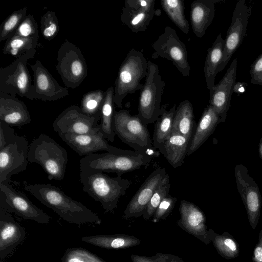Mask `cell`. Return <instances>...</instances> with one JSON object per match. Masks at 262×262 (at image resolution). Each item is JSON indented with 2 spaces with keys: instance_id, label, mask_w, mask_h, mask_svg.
<instances>
[{
  "instance_id": "32",
  "label": "cell",
  "mask_w": 262,
  "mask_h": 262,
  "mask_svg": "<svg viewBox=\"0 0 262 262\" xmlns=\"http://www.w3.org/2000/svg\"><path fill=\"white\" fill-rule=\"evenodd\" d=\"M209 236L218 253L223 257L233 259L239 255V245L235 239L230 233L224 232L222 234L209 229Z\"/></svg>"
},
{
  "instance_id": "46",
  "label": "cell",
  "mask_w": 262,
  "mask_h": 262,
  "mask_svg": "<svg viewBox=\"0 0 262 262\" xmlns=\"http://www.w3.org/2000/svg\"><path fill=\"white\" fill-rule=\"evenodd\" d=\"M252 259L253 262H262V230L258 235V241L253 252Z\"/></svg>"
},
{
  "instance_id": "42",
  "label": "cell",
  "mask_w": 262,
  "mask_h": 262,
  "mask_svg": "<svg viewBox=\"0 0 262 262\" xmlns=\"http://www.w3.org/2000/svg\"><path fill=\"white\" fill-rule=\"evenodd\" d=\"M131 259L133 262H184L181 258L177 256L161 253H157L152 256L132 254Z\"/></svg>"
},
{
  "instance_id": "13",
  "label": "cell",
  "mask_w": 262,
  "mask_h": 262,
  "mask_svg": "<svg viewBox=\"0 0 262 262\" xmlns=\"http://www.w3.org/2000/svg\"><path fill=\"white\" fill-rule=\"evenodd\" d=\"M251 8L245 0L238 1L235 7L231 23L226 38L222 60L217 69V74L222 71L237 50L245 36Z\"/></svg>"
},
{
  "instance_id": "34",
  "label": "cell",
  "mask_w": 262,
  "mask_h": 262,
  "mask_svg": "<svg viewBox=\"0 0 262 262\" xmlns=\"http://www.w3.org/2000/svg\"><path fill=\"white\" fill-rule=\"evenodd\" d=\"M161 6L172 21L185 34L189 32V25L184 14L183 0H161Z\"/></svg>"
},
{
  "instance_id": "16",
  "label": "cell",
  "mask_w": 262,
  "mask_h": 262,
  "mask_svg": "<svg viewBox=\"0 0 262 262\" xmlns=\"http://www.w3.org/2000/svg\"><path fill=\"white\" fill-rule=\"evenodd\" d=\"M30 67L33 73L34 83L28 99L52 101L69 95L67 88L61 86L39 60Z\"/></svg>"
},
{
  "instance_id": "44",
  "label": "cell",
  "mask_w": 262,
  "mask_h": 262,
  "mask_svg": "<svg viewBox=\"0 0 262 262\" xmlns=\"http://www.w3.org/2000/svg\"><path fill=\"white\" fill-rule=\"evenodd\" d=\"M15 135L11 126L0 121V149L8 144Z\"/></svg>"
},
{
  "instance_id": "43",
  "label": "cell",
  "mask_w": 262,
  "mask_h": 262,
  "mask_svg": "<svg viewBox=\"0 0 262 262\" xmlns=\"http://www.w3.org/2000/svg\"><path fill=\"white\" fill-rule=\"evenodd\" d=\"M249 73L251 83L262 86V53L251 64Z\"/></svg>"
},
{
  "instance_id": "24",
  "label": "cell",
  "mask_w": 262,
  "mask_h": 262,
  "mask_svg": "<svg viewBox=\"0 0 262 262\" xmlns=\"http://www.w3.org/2000/svg\"><path fill=\"white\" fill-rule=\"evenodd\" d=\"M220 123V120L217 114L210 105H208L204 109L195 128L187 155L189 156L198 149L213 133Z\"/></svg>"
},
{
  "instance_id": "4",
  "label": "cell",
  "mask_w": 262,
  "mask_h": 262,
  "mask_svg": "<svg viewBox=\"0 0 262 262\" xmlns=\"http://www.w3.org/2000/svg\"><path fill=\"white\" fill-rule=\"evenodd\" d=\"M28 160L38 164L49 180L63 179L68 161V153L50 136L40 134L29 145Z\"/></svg>"
},
{
  "instance_id": "33",
  "label": "cell",
  "mask_w": 262,
  "mask_h": 262,
  "mask_svg": "<svg viewBox=\"0 0 262 262\" xmlns=\"http://www.w3.org/2000/svg\"><path fill=\"white\" fill-rule=\"evenodd\" d=\"M38 40V38H26L13 34L6 40L3 52L17 58L25 54L36 51Z\"/></svg>"
},
{
  "instance_id": "10",
  "label": "cell",
  "mask_w": 262,
  "mask_h": 262,
  "mask_svg": "<svg viewBox=\"0 0 262 262\" xmlns=\"http://www.w3.org/2000/svg\"><path fill=\"white\" fill-rule=\"evenodd\" d=\"M0 206L25 220L42 224H48L50 216L35 205L23 192L14 189L9 182L0 183Z\"/></svg>"
},
{
  "instance_id": "37",
  "label": "cell",
  "mask_w": 262,
  "mask_h": 262,
  "mask_svg": "<svg viewBox=\"0 0 262 262\" xmlns=\"http://www.w3.org/2000/svg\"><path fill=\"white\" fill-rule=\"evenodd\" d=\"M61 260V262H106L87 249L79 247L67 249Z\"/></svg>"
},
{
  "instance_id": "8",
  "label": "cell",
  "mask_w": 262,
  "mask_h": 262,
  "mask_svg": "<svg viewBox=\"0 0 262 262\" xmlns=\"http://www.w3.org/2000/svg\"><path fill=\"white\" fill-rule=\"evenodd\" d=\"M56 69L66 88L78 87L87 76V64L81 51L67 39L57 51Z\"/></svg>"
},
{
  "instance_id": "3",
  "label": "cell",
  "mask_w": 262,
  "mask_h": 262,
  "mask_svg": "<svg viewBox=\"0 0 262 262\" xmlns=\"http://www.w3.org/2000/svg\"><path fill=\"white\" fill-rule=\"evenodd\" d=\"M151 157L136 151L126 150L125 152L92 154L79 161L81 170H92L104 172H115L118 175L141 168H146Z\"/></svg>"
},
{
  "instance_id": "36",
  "label": "cell",
  "mask_w": 262,
  "mask_h": 262,
  "mask_svg": "<svg viewBox=\"0 0 262 262\" xmlns=\"http://www.w3.org/2000/svg\"><path fill=\"white\" fill-rule=\"evenodd\" d=\"M28 8L25 7L10 14L0 26V41L6 40L16 31L27 16Z\"/></svg>"
},
{
  "instance_id": "7",
  "label": "cell",
  "mask_w": 262,
  "mask_h": 262,
  "mask_svg": "<svg viewBox=\"0 0 262 262\" xmlns=\"http://www.w3.org/2000/svg\"><path fill=\"white\" fill-rule=\"evenodd\" d=\"M165 83L158 66L148 60L145 81L140 91L137 114L146 126L155 122L165 107L161 102Z\"/></svg>"
},
{
  "instance_id": "18",
  "label": "cell",
  "mask_w": 262,
  "mask_h": 262,
  "mask_svg": "<svg viewBox=\"0 0 262 262\" xmlns=\"http://www.w3.org/2000/svg\"><path fill=\"white\" fill-rule=\"evenodd\" d=\"M237 59H234L226 73L210 91L209 105L218 115L220 122L225 121L227 113L230 106L231 95L235 83Z\"/></svg>"
},
{
  "instance_id": "20",
  "label": "cell",
  "mask_w": 262,
  "mask_h": 262,
  "mask_svg": "<svg viewBox=\"0 0 262 262\" xmlns=\"http://www.w3.org/2000/svg\"><path fill=\"white\" fill-rule=\"evenodd\" d=\"M58 135L70 147L80 156H86L101 150L113 153H120L126 151V149L110 145L102 134H63Z\"/></svg>"
},
{
  "instance_id": "22",
  "label": "cell",
  "mask_w": 262,
  "mask_h": 262,
  "mask_svg": "<svg viewBox=\"0 0 262 262\" xmlns=\"http://www.w3.org/2000/svg\"><path fill=\"white\" fill-rule=\"evenodd\" d=\"M26 105L16 96L0 94V121L12 126H21L31 122Z\"/></svg>"
},
{
  "instance_id": "15",
  "label": "cell",
  "mask_w": 262,
  "mask_h": 262,
  "mask_svg": "<svg viewBox=\"0 0 262 262\" xmlns=\"http://www.w3.org/2000/svg\"><path fill=\"white\" fill-rule=\"evenodd\" d=\"M234 175L249 223L252 228L255 229L258 223L262 205L258 186L250 176L247 168L242 164L235 166Z\"/></svg>"
},
{
  "instance_id": "39",
  "label": "cell",
  "mask_w": 262,
  "mask_h": 262,
  "mask_svg": "<svg viewBox=\"0 0 262 262\" xmlns=\"http://www.w3.org/2000/svg\"><path fill=\"white\" fill-rule=\"evenodd\" d=\"M170 188L169 177L168 174L164 182L157 189L150 200L146 211L143 215L144 219L149 220L154 215L156 209L163 199L169 194Z\"/></svg>"
},
{
  "instance_id": "28",
  "label": "cell",
  "mask_w": 262,
  "mask_h": 262,
  "mask_svg": "<svg viewBox=\"0 0 262 262\" xmlns=\"http://www.w3.org/2000/svg\"><path fill=\"white\" fill-rule=\"evenodd\" d=\"M225 46V40L221 33L216 37L212 46L208 49L204 73L206 86L210 91L214 85L217 69L222 60Z\"/></svg>"
},
{
  "instance_id": "23",
  "label": "cell",
  "mask_w": 262,
  "mask_h": 262,
  "mask_svg": "<svg viewBox=\"0 0 262 262\" xmlns=\"http://www.w3.org/2000/svg\"><path fill=\"white\" fill-rule=\"evenodd\" d=\"M220 0H195L190 6V20L193 33L202 38L214 17L215 3Z\"/></svg>"
},
{
  "instance_id": "27",
  "label": "cell",
  "mask_w": 262,
  "mask_h": 262,
  "mask_svg": "<svg viewBox=\"0 0 262 262\" xmlns=\"http://www.w3.org/2000/svg\"><path fill=\"white\" fill-rule=\"evenodd\" d=\"M190 140L178 134L172 133L161 152L173 168L182 165L187 155Z\"/></svg>"
},
{
  "instance_id": "5",
  "label": "cell",
  "mask_w": 262,
  "mask_h": 262,
  "mask_svg": "<svg viewBox=\"0 0 262 262\" xmlns=\"http://www.w3.org/2000/svg\"><path fill=\"white\" fill-rule=\"evenodd\" d=\"M146 126L137 115H132L128 111H115L113 129L115 135L135 151L154 157L160 151L152 145V140Z\"/></svg>"
},
{
  "instance_id": "25",
  "label": "cell",
  "mask_w": 262,
  "mask_h": 262,
  "mask_svg": "<svg viewBox=\"0 0 262 262\" xmlns=\"http://www.w3.org/2000/svg\"><path fill=\"white\" fill-rule=\"evenodd\" d=\"M81 240L95 246L107 249H125L141 243L140 240L134 236L118 233L83 236Z\"/></svg>"
},
{
  "instance_id": "31",
  "label": "cell",
  "mask_w": 262,
  "mask_h": 262,
  "mask_svg": "<svg viewBox=\"0 0 262 262\" xmlns=\"http://www.w3.org/2000/svg\"><path fill=\"white\" fill-rule=\"evenodd\" d=\"M105 92V98L101 109L99 127L104 138L113 142L116 135L113 129V117L115 111L114 102V89L111 86Z\"/></svg>"
},
{
  "instance_id": "35",
  "label": "cell",
  "mask_w": 262,
  "mask_h": 262,
  "mask_svg": "<svg viewBox=\"0 0 262 262\" xmlns=\"http://www.w3.org/2000/svg\"><path fill=\"white\" fill-rule=\"evenodd\" d=\"M105 95V92L101 90L90 91L82 97L80 108L82 111L90 116L101 117V109Z\"/></svg>"
},
{
  "instance_id": "9",
  "label": "cell",
  "mask_w": 262,
  "mask_h": 262,
  "mask_svg": "<svg viewBox=\"0 0 262 262\" xmlns=\"http://www.w3.org/2000/svg\"><path fill=\"white\" fill-rule=\"evenodd\" d=\"M36 51L25 54L4 68L0 69V94L18 95L27 99L31 91L32 77L27 62Z\"/></svg>"
},
{
  "instance_id": "26",
  "label": "cell",
  "mask_w": 262,
  "mask_h": 262,
  "mask_svg": "<svg viewBox=\"0 0 262 262\" xmlns=\"http://www.w3.org/2000/svg\"><path fill=\"white\" fill-rule=\"evenodd\" d=\"M195 122L191 103L188 100L180 103L174 116L172 133L178 134L191 140Z\"/></svg>"
},
{
  "instance_id": "38",
  "label": "cell",
  "mask_w": 262,
  "mask_h": 262,
  "mask_svg": "<svg viewBox=\"0 0 262 262\" xmlns=\"http://www.w3.org/2000/svg\"><path fill=\"white\" fill-rule=\"evenodd\" d=\"M40 23L41 32L44 38L48 40L55 38L59 29L55 12L51 10L47 11L41 16Z\"/></svg>"
},
{
  "instance_id": "29",
  "label": "cell",
  "mask_w": 262,
  "mask_h": 262,
  "mask_svg": "<svg viewBox=\"0 0 262 262\" xmlns=\"http://www.w3.org/2000/svg\"><path fill=\"white\" fill-rule=\"evenodd\" d=\"M167 104L165 105L161 114L155 122L152 139L153 146L160 154L166 142L171 135L173 120L177 108L174 104L167 111Z\"/></svg>"
},
{
  "instance_id": "19",
  "label": "cell",
  "mask_w": 262,
  "mask_h": 262,
  "mask_svg": "<svg viewBox=\"0 0 262 262\" xmlns=\"http://www.w3.org/2000/svg\"><path fill=\"white\" fill-rule=\"evenodd\" d=\"M180 219L177 224L182 229L192 235L205 244L211 241L203 211L193 203L181 200L179 207Z\"/></svg>"
},
{
  "instance_id": "12",
  "label": "cell",
  "mask_w": 262,
  "mask_h": 262,
  "mask_svg": "<svg viewBox=\"0 0 262 262\" xmlns=\"http://www.w3.org/2000/svg\"><path fill=\"white\" fill-rule=\"evenodd\" d=\"M100 116L85 114L80 106L71 105L64 110L54 120L52 127L58 134H102L99 122Z\"/></svg>"
},
{
  "instance_id": "2",
  "label": "cell",
  "mask_w": 262,
  "mask_h": 262,
  "mask_svg": "<svg viewBox=\"0 0 262 262\" xmlns=\"http://www.w3.org/2000/svg\"><path fill=\"white\" fill-rule=\"evenodd\" d=\"M80 180L82 190L101 205L105 212H112L117 207L119 199L126 194L132 182L121 175L111 177L104 172L81 170Z\"/></svg>"
},
{
  "instance_id": "30",
  "label": "cell",
  "mask_w": 262,
  "mask_h": 262,
  "mask_svg": "<svg viewBox=\"0 0 262 262\" xmlns=\"http://www.w3.org/2000/svg\"><path fill=\"white\" fill-rule=\"evenodd\" d=\"M154 12H147L124 5L120 16L121 21L132 32L145 31L154 18Z\"/></svg>"
},
{
  "instance_id": "45",
  "label": "cell",
  "mask_w": 262,
  "mask_h": 262,
  "mask_svg": "<svg viewBox=\"0 0 262 262\" xmlns=\"http://www.w3.org/2000/svg\"><path fill=\"white\" fill-rule=\"evenodd\" d=\"M155 0H126L124 5L147 12L155 11Z\"/></svg>"
},
{
  "instance_id": "11",
  "label": "cell",
  "mask_w": 262,
  "mask_h": 262,
  "mask_svg": "<svg viewBox=\"0 0 262 262\" xmlns=\"http://www.w3.org/2000/svg\"><path fill=\"white\" fill-rule=\"evenodd\" d=\"M152 47L155 51L152 58H166L172 62L182 75L189 76L190 67L187 49L174 29L166 26L164 32L152 45Z\"/></svg>"
},
{
  "instance_id": "47",
  "label": "cell",
  "mask_w": 262,
  "mask_h": 262,
  "mask_svg": "<svg viewBox=\"0 0 262 262\" xmlns=\"http://www.w3.org/2000/svg\"><path fill=\"white\" fill-rule=\"evenodd\" d=\"M246 86V83L244 82H235L233 88V92L237 94L242 93L245 91Z\"/></svg>"
},
{
  "instance_id": "41",
  "label": "cell",
  "mask_w": 262,
  "mask_h": 262,
  "mask_svg": "<svg viewBox=\"0 0 262 262\" xmlns=\"http://www.w3.org/2000/svg\"><path fill=\"white\" fill-rule=\"evenodd\" d=\"M177 201L176 197L168 194L160 203L153 216L152 222L157 223L161 220H165L169 215Z\"/></svg>"
},
{
  "instance_id": "48",
  "label": "cell",
  "mask_w": 262,
  "mask_h": 262,
  "mask_svg": "<svg viewBox=\"0 0 262 262\" xmlns=\"http://www.w3.org/2000/svg\"><path fill=\"white\" fill-rule=\"evenodd\" d=\"M258 152L260 158L262 159V137L258 144Z\"/></svg>"
},
{
  "instance_id": "17",
  "label": "cell",
  "mask_w": 262,
  "mask_h": 262,
  "mask_svg": "<svg viewBox=\"0 0 262 262\" xmlns=\"http://www.w3.org/2000/svg\"><path fill=\"white\" fill-rule=\"evenodd\" d=\"M168 174L164 168L155 169L146 179L128 203L123 217L128 219L143 216L154 193L164 182Z\"/></svg>"
},
{
  "instance_id": "14",
  "label": "cell",
  "mask_w": 262,
  "mask_h": 262,
  "mask_svg": "<svg viewBox=\"0 0 262 262\" xmlns=\"http://www.w3.org/2000/svg\"><path fill=\"white\" fill-rule=\"evenodd\" d=\"M29 145L23 136L16 135L0 149V183L9 182L11 177L26 170Z\"/></svg>"
},
{
  "instance_id": "21",
  "label": "cell",
  "mask_w": 262,
  "mask_h": 262,
  "mask_svg": "<svg viewBox=\"0 0 262 262\" xmlns=\"http://www.w3.org/2000/svg\"><path fill=\"white\" fill-rule=\"evenodd\" d=\"M25 229L0 206V259H4L26 236Z\"/></svg>"
},
{
  "instance_id": "40",
  "label": "cell",
  "mask_w": 262,
  "mask_h": 262,
  "mask_svg": "<svg viewBox=\"0 0 262 262\" xmlns=\"http://www.w3.org/2000/svg\"><path fill=\"white\" fill-rule=\"evenodd\" d=\"M13 34L26 38H38V25L34 15L33 14L27 15Z\"/></svg>"
},
{
  "instance_id": "6",
  "label": "cell",
  "mask_w": 262,
  "mask_h": 262,
  "mask_svg": "<svg viewBox=\"0 0 262 262\" xmlns=\"http://www.w3.org/2000/svg\"><path fill=\"white\" fill-rule=\"evenodd\" d=\"M147 70L148 61L143 53L135 49L129 50L115 80L114 102L117 107H122V100L127 95L142 89L141 81L146 78Z\"/></svg>"
},
{
  "instance_id": "1",
  "label": "cell",
  "mask_w": 262,
  "mask_h": 262,
  "mask_svg": "<svg viewBox=\"0 0 262 262\" xmlns=\"http://www.w3.org/2000/svg\"><path fill=\"white\" fill-rule=\"evenodd\" d=\"M24 189L41 203L68 223L81 225L101 224L99 216L81 202L72 199L59 187L50 184H24Z\"/></svg>"
}]
</instances>
